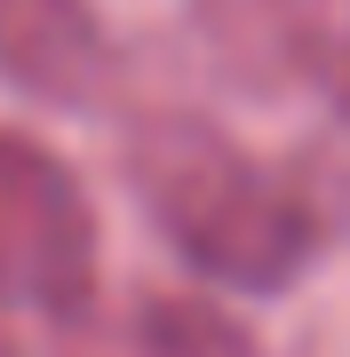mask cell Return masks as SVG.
<instances>
[{"label": "cell", "instance_id": "1", "mask_svg": "<svg viewBox=\"0 0 350 357\" xmlns=\"http://www.w3.org/2000/svg\"><path fill=\"white\" fill-rule=\"evenodd\" d=\"M119 159L152 230L223 294H279L319 255V206L302 183L207 112H143Z\"/></svg>", "mask_w": 350, "mask_h": 357}, {"label": "cell", "instance_id": "2", "mask_svg": "<svg viewBox=\"0 0 350 357\" xmlns=\"http://www.w3.org/2000/svg\"><path fill=\"white\" fill-rule=\"evenodd\" d=\"M96 206L80 175L24 128H0V310L80 318L96 302Z\"/></svg>", "mask_w": 350, "mask_h": 357}, {"label": "cell", "instance_id": "3", "mask_svg": "<svg viewBox=\"0 0 350 357\" xmlns=\"http://www.w3.org/2000/svg\"><path fill=\"white\" fill-rule=\"evenodd\" d=\"M207 56L247 88H311L350 128V0H191Z\"/></svg>", "mask_w": 350, "mask_h": 357}, {"label": "cell", "instance_id": "4", "mask_svg": "<svg viewBox=\"0 0 350 357\" xmlns=\"http://www.w3.org/2000/svg\"><path fill=\"white\" fill-rule=\"evenodd\" d=\"M112 32L96 0H0V79L48 112H96L112 96Z\"/></svg>", "mask_w": 350, "mask_h": 357}, {"label": "cell", "instance_id": "5", "mask_svg": "<svg viewBox=\"0 0 350 357\" xmlns=\"http://www.w3.org/2000/svg\"><path fill=\"white\" fill-rule=\"evenodd\" d=\"M56 357H263V342L199 294H96L80 318H64Z\"/></svg>", "mask_w": 350, "mask_h": 357}, {"label": "cell", "instance_id": "6", "mask_svg": "<svg viewBox=\"0 0 350 357\" xmlns=\"http://www.w3.org/2000/svg\"><path fill=\"white\" fill-rule=\"evenodd\" d=\"M0 357H16V342H8V326H0Z\"/></svg>", "mask_w": 350, "mask_h": 357}]
</instances>
